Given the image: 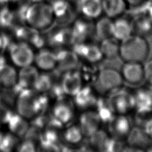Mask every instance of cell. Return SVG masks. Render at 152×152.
Returning a JSON list of instances; mask_svg holds the SVG:
<instances>
[{
	"instance_id": "cell-35",
	"label": "cell",
	"mask_w": 152,
	"mask_h": 152,
	"mask_svg": "<svg viewBox=\"0 0 152 152\" xmlns=\"http://www.w3.org/2000/svg\"><path fill=\"white\" fill-rule=\"evenodd\" d=\"M125 144L124 140L116 138L112 136L109 137L104 147L103 151L106 152H116L122 151Z\"/></svg>"
},
{
	"instance_id": "cell-23",
	"label": "cell",
	"mask_w": 152,
	"mask_h": 152,
	"mask_svg": "<svg viewBox=\"0 0 152 152\" xmlns=\"http://www.w3.org/2000/svg\"><path fill=\"white\" fill-rule=\"evenodd\" d=\"M132 34L131 19L125 17H117L113 21L112 36L121 42Z\"/></svg>"
},
{
	"instance_id": "cell-42",
	"label": "cell",
	"mask_w": 152,
	"mask_h": 152,
	"mask_svg": "<svg viewBox=\"0 0 152 152\" xmlns=\"http://www.w3.org/2000/svg\"><path fill=\"white\" fill-rule=\"evenodd\" d=\"M126 2L128 6H131L132 7H138L147 1L146 0H126Z\"/></svg>"
},
{
	"instance_id": "cell-39",
	"label": "cell",
	"mask_w": 152,
	"mask_h": 152,
	"mask_svg": "<svg viewBox=\"0 0 152 152\" xmlns=\"http://www.w3.org/2000/svg\"><path fill=\"white\" fill-rule=\"evenodd\" d=\"M12 112L7 106L0 102V125L7 123Z\"/></svg>"
},
{
	"instance_id": "cell-31",
	"label": "cell",
	"mask_w": 152,
	"mask_h": 152,
	"mask_svg": "<svg viewBox=\"0 0 152 152\" xmlns=\"http://www.w3.org/2000/svg\"><path fill=\"white\" fill-rule=\"evenodd\" d=\"M17 137L10 132H0V151L10 152L17 145Z\"/></svg>"
},
{
	"instance_id": "cell-1",
	"label": "cell",
	"mask_w": 152,
	"mask_h": 152,
	"mask_svg": "<svg viewBox=\"0 0 152 152\" xmlns=\"http://www.w3.org/2000/svg\"><path fill=\"white\" fill-rule=\"evenodd\" d=\"M17 113L27 119L45 112L49 105V98L46 93H40L33 88L20 91L15 102Z\"/></svg>"
},
{
	"instance_id": "cell-45",
	"label": "cell",
	"mask_w": 152,
	"mask_h": 152,
	"mask_svg": "<svg viewBox=\"0 0 152 152\" xmlns=\"http://www.w3.org/2000/svg\"><path fill=\"white\" fill-rule=\"evenodd\" d=\"M146 151H150V152H152V144L150 145V146L147 148V150H146Z\"/></svg>"
},
{
	"instance_id": "cell-30",
	"label": "cell",
	"mask_w": 152,
	"mask_h": 152,
	"mask_svg": "<svg viewBox=\"0 0 152 152\" xmlns=\"http://www.w3.org/2000/svg\"><path fill=\"white\" fill-rule=\"evenodd\" d=\"M84 135L78 125H71L66 128L63 134L64 141L69 145H75L81 142Z\"/></svg>"
},
{
	"instance_id": "cell-14",
	"label": "cell",
	"mask_w": 152,
	"mask_h": 152,
	"mask_svg": "<svg viewBox=\"0 0 152 152\" xmlns=\"http://www.w3.org/2000/svg\"><path fill=\"white\" fill-rule=\"evenodd\" d=\"M51 115L64 126L69 124L74 118V103L65 97L56 101Z\"/></svg>"
},
{
	"instance_id": "cell-6",
	"label": "cell",
	"mask_w": 152,
	"mask_h": 152,
	"mask_svg": "<svg viewBox=\"0 0 152 152\" xmlns=\"http://www.w3.org/2000/svg\"><path fill=\"white\" fill-rule=\"evenodd\" d=\"M135 113V119L138 123H142L152 116V89L147 86L140 87L134 90Z\"/></svg>"
},
{
	"instance_id": "cell-10",
	"label": "cell",
	"mask_w": 152,
	"mask_h": 152,
	"mask_svg": "<svg viewBox=\"0 0 152 152\" xmlns=\"http://www.w3.org/2000/svg\"><path fill=\"white\" fill-rule=\"evenodd\" d=\"M107 124L110 135L124 141L133 126L127 115L115 114Z\"/></svg>"
},
{
	"instance_id": "cell-17",
	"label": "cell",
	"mask_w": 152,
	"mask_h": 152,
	"mask_svg": "<svg viewBox=\"0 0 152 152\" xmlns=\"http://www.w3.org/2000/svg\"><path fill=\"white\" fill-rule=\"evenodd\" d=\"M75 4L78 12L86 18H97L103 12L102 0H78Z\"/></svg>"
},
{
	"instance_id": "cell-9",
	"label": "cell",
	"mask_w": 152,
	"mask_h": 152,
	"mask_svg": "<svg viewBox=\"0 0 152 152\" xmlns=\"http://www.w3.org/2000/svg\"><path fill=\"white\" fill-rule=\"evenodd\" d=\"M56 56V69L61 74L78 69L80 66L79 57L72 50L59 48L55 52Z\"/></svg>"
},
{
	"instance_id": "cell-43",
	"label": "cell",
	"mask_w": 152,
	"mask_h": 152,
	"mask_svg": "<svg viewBox=\"0 0 152 152\" xmlns=\"http://www.w3.org/2000/svg\"><path fill=\"white\" fill-rule=\"evenodd\" d=\"M147 12L148 13V15L150 18V20L151 21L152 23V3H151V5H150V7L148 8Z\"/></svg>"
},
{
	"instance_id": "cell-46",
	"label": "cell",
	"mask_w": 152,
	"mask_h": 152,
	"mask_svg": "<svg viewBox=\"0 0 152 152\" xmlns=\"http://www.w3.org/2000/svg\"><path fill=\"white\" fill-rule=\"evenodd\" d=\"M69 1H72V2H77L78 0H69Z\"/></svg>"
},
{
	"instance_id": "cell-34",
	"label": "cell",
	"mask_w": 152,
	"mask_h": 152,
	"mask_svg": "<svg viewBox=\"0 0 152 152\" xmlns=\"http://www.w3.org/2000/svg\"><path fill=\"white\" fill-rule=\"evenodd\" d=\"M14 24V12L7 7L0 10V27L12 29Z\"/></svg>"
},
{
	"instance_id": "cell-25",
	"label": "cell",
	"mask_w": 152,
	"mask_h": 152,
	"mask_svg": "<svg viewBox=\"0 0 152 152\" xmlns=\"http://www.w3.org/2000/svg\"><path fill=\"white\" fill-rule=\"evenodd\" d=\"M7 124L10 132L17 137H23L29 127L27 119L18 113L12 112Z\"/></svg>"
},
{
	"instance_id": "cell-41",
	"label": "cell",
	"mask_w": 152,
	"mask_h": 152,
	"mask_svg": "<svg viewBox=\"0 0 152 152\" xmlns=\"http://www.w3.org/2000/svg\"><path fill=\"white\" fill-rule=\"evenodd\" d=\"M141 126L147 134L152 138V116L147 119Z\"/></svg>"
},
{
	"instance_id": "cell-4",
	"label": "cell",
	"mask_w": 152,
	"mask_h": 152,
	"mask_svg": "<svg viewBox=\"0 0 152 152\" xmlns=\"http://www.w3.org/2000/svg\"><path fill=\"white\" fill-rule=\"evenodd\" d=\"M93 82L95 89L102 94H109L123 86L120 71L112 68L99 69Z\"/></svg>"
},
{
	"instance_id": "cell-13",
	"label": "cell",
	"mask_w": 152,
	"mask_h": 152,
	"mask_svg": "<svg viewBox=\"0 0 152 152\" xmlns=\"http://www.w3.org/2000/svg\"><path fill=\"white\" fill-rule=\"evenodd\" d=\"M61 84L66 96L74 97L83 86L80 72L77 69L64 73L61 77Z\"/></svg>"
},
{
	"instance_id": "cell-18",
	"label": "cell",
	"mask_w": 152,
	"mask_h": 152,
	"mask_svg": "<svg viewBox=\"0 0 152 152\" xmlns=\"http://www.w3.org/2000/svg\"><path fill=\"white\" fill-rule=\"evenodd\" d=\"M88 20L90 19H78L74 21L71 28L74 37V43L84 42L86 39L93 35L94 26Z\"/></svg>"
},
{
	"instance_id": "cell-22",
	"label": "cell",
	"mask_w": 152,
	"mask_h": 152,
	"mask_svg": "<svg viewBox=\"0 0 152 152\" xmlns=\"http://www.w3.org/2000/svg\"><path fill=\"white\" fill-rule=\"evenodd\" d=\"M97 98L90 86H84L74 96V104L81 109L94 106Z\"/></svg>"
},
{
	"instance_id": "cell-28",
	"label": "cell",
	"mask_w": 152,
	"mask_h": 152,
	"mask_svg": "<svg viewBox=\"0 0 152 152\" xmlns=\"http://www.w3.org/2000/svg\"><path fill=\"white\" fill-rule=\"evenodd\" d=\"M94 107L96 113L103 123L107 124L115 115L110 106L107 97L97 98Z\"/></svg>"
},
{
	"instance_id": "cell-29",
	"label": "cell",
	"mask_w": 152,
	"mask_h": 152,
	"mask_svg": "<svg viewBox=\"0 0 152 152\" xmlns=\"http://www.w3.org/2000/svg\"><path fill=\"white\" fill-rule=\"evenodd\" d=\"M99 46L103 58H115L119 57L120 42L113 37L104 39L100 42Z\"/></svg>"
},
{
	"instance_id": "cell-26",
	"label": "cell",
	"mask_w": 152,
	"mask_h": 152,
	"mask_svg": "<svg viewBox=\"0 0 152 152\" xmlns=\"http://www.w3.org/2000/svg\"><path fill=\"white\" fill-rule=\"evenodd\" d=\"M113 21L108 17H104L98 20L94 27L93 36L94 39L101 42L112 36Z\"/></svg>"
},
{
	"instance_id": "cell-11",
	"label": "cell",
	"mask_w": 152,
	"mask_h": 152,
	"mask_svg": "<svg viewBox=\"0 0 152 152\" xmlns=\"http://www.w3.org/2000/svg\"><path fill=\"white\" fill-rule=\"evenodd\" d=\"M126 144L138 151H145L152 144V138L145 132L142 126H133L126 140Z\"/></svg>"
},
{
	"instance_id": "cell-3",
	"label": "cell",
	"mask_w": 152,
	"mask_h": 152,
	"mask_svg": "<svg viewBox=\"0 0 152 152\" xmlns=\"http://www.w3.org/2000/svg\"><path fill=\"white\" fill-rule=\"evenodd\" d=\"M55 17L49 4L43 2L31 3L27 11L25 24L39 31L51 28Z\"/></svg>"
},
{
	"instance_id": "cell-8",
	"label": "cell",
	"mask_w": 152,
	"mask_h": 152,
	"mask_svg": "<svg viewBox=\"0 0 152 152\" xmlns=\"http://www.w3.org/2000/svg\"><path fill=\"white\" fill-rule=\"evenodd\" d=\"M120 72L124 82L131 86L140 85L144 81V64L137 62H125L121 65Z\"/></svg>"
},
{
	"instance_id": "cell-47",
	"label": "cell",
	"mask_w": 152,
	"mask_h": 152,
	"mask_svg": "<svg viewBox=\"0 0 152 152\" xmlns=\"http://www.w3.org/2000/svg\"><path fill=\"white\" fill-rule=\"evenodd\" d=\"M147 2H149L150 3H152V0H146Z\"/></svg>"
},
{
	"instance_id": "cell-21",
	"label": "cell",
	"mask_w": 152,
	"mask_h": 152,
	"mask_svg": "<svg viewBox=\"0 0 152 152\" xmlns=\"http://www.w3.org/2000/svg\"><path fill=\"white\" fill-rule=\"evenodd\" d=\"M18 74L15 68L0 56V84L4 88L11 87L17 82Z\"/></svg>"
},
{
	"instance_id": "cell-32",
	"label": "cell",
	"mask_w": 152,
	"mask_h": 152,
	"mask_svg": "<svg viewBox=\"0 0 152 152\" xmlns=\"http://www.w3.org/2000/svg\"><path fill=\"white\" fill-rule=\"evenodd\" d=\"M83 58L90 63L99 62L103 56L99 46L95 44H87Z\"/></svg>"
},
{
	"instance_id": "cell-27",
	"label": "cell",
	"mask_w": 152,
	"mask_h": 152,
	"mask_svg": "<svg viewBox=\"0 0 152 152\" xmlns=\"http://www.w3.org/2000/svg\"><path fill=\"white\" fill-rule=\"evenodd\" d=\"M108 137L109 136L106 132L99 129L92 135L87 137V139L84 143L89 151L98 150L103 151V148Z\"/></svg>"
},
{
	"instance_id": "cell-2",
	"label": "cell",
	"mask_w": 152,
	"mask_h": 152,
	"mask_svg": "<svg viewBox=\"0 0 152 152\" xmlns=\"http://www.w3.org/2000/svg\"><path fill=\"white\" fill-rule=\"evenodd\" d=\"M150 53V45L145 37L132 34L120 42L119 58L124 62L143 63Z\"/></svg>"
},
{
	"instance_id": "cell-37",
	"label": "cell",
	"mask_w": 152,
	"mask_h": 152,
	"mask_svg": "<svg viewBox=\"0 0 152 152\" xmlns=\"http://www.w3.org/2000/svg\"><path fill=\"white\" fill-rule=\"evenodd\" d=\"M17 150L20 152H33L36 150V143L26 139H24L17 145Z\"/></svg>"
},
{
	"instance_id": "cell-24",
	"label": "cell",
	"mask_w": 152,
	"mask_h": 152,
	"mask_svg": "<svg viewBox=\"0 0 152 152\" xmlns=\"http://www.w3.org/2000/svg\"><path fill=\"white\" fill-rule=\"evenodd\" d=\"M128 6L126 0H102L103 12L110 18L121 17Z\"/></svg>"
},
{
	"instance_id": "cell-19",
	"label": "cell",
	"mask_w": 152,
	"mask_h": 152,
	"mask_svg": "<svg viewBox=\"0 0 152 152\" xmlns=\"http://www.w3.org/2000/svg\"><path fill=\"white\" fill-rule=\"evenodd\" d=\"M39 75V73L36 67L31 65L22 67L18 74L17 84L21 90L33 88Z\"/></svg>"
},
{
	"instance_id": "cell-33",
	"label": "cell",
	"mask_w": 152,
	"mask_h": 152,
	"mask_svg": "<svg viewBox=\"0 0 152 152\" xmlns=\"http://www.w3.org/2000/svg\"><path fill=\"white\" fill-rule=\"evenodd\" d=\"M49 4L55 18L61 17L72 10L66 0H50Z\"/></svg>"
},
{
	"instance_id": "cell-44",
	"label": "cell",
	"mask_w": 152,
	"mask_h": 152,
	"mask_svg": "<svg viewBox=\"0 0 152 152\" xmlns=\"http://www.w3.org/2000/svg\"><path fill=\"white\" fill-rule=\"evenodd\" d=\"M31 3H36V2H43V0H30Z\"/></svg>"
},
{
	"instance_id": "cell-20",
	"label": "cell",
	"mask_w": 152,
	"mask_h": 152,
	"mask_svg": "<svg viewBox=\"0 0 152 152\" xmlns=\"http://www.w3.org/2000/svg\"><path fill=\"white\" fill-rule=\"evenodd\" d=\"M34 61L37 68L44 71H50L56 68V56L55 52L42 49L36 55Z\"/></svg>"
},
{
	"instance_id": "cell-16",
	"label": "cell",
	"mask_w": 152,
	"mask_h": 152,
	"mask_svg": "<svg viewBox=\"0 0 152 152\" xmlns=\"http://www.w3.org/2000/svg\"><path fill=\"white\" fill-rule=\"evenodd\" d=\"M131 20L132 34L146 37L152 33V23L147 11L137 13Z\"/></svg>"
},
{
	"instance_id": "cell-5",
	"label": "cell",
	"mask_w": 152,
	"mask_h": 152,
	"mask_svg": "<svg viewBox=\"0 0 152 152\" xmlns=\"http://www.w3.org/2000/svg\"><path fill=\"white\" fill-rule=\"evenodd\" d=\"M110 106L115 114L128 115L135 108L134 90L122 86L108 95Z\"/></svg>"
},
{
	"instance_id": "cell-48",
	"label": "cell",
	"mask_w": 152,
	"mask_h": 152,
	"mask_svg": "<svg viewBox=\"0 0 152 152\" xmlns=\"http://www.w3.org/2000/svg\"><path fill=\"white\" fill-rule=\"evenodd\" d=\"M0 88H1V84H0Z\"/></svg>"
},
{
	"instance_id": "cell-7",
	"label": "cell",
	"mask_w": 152,
	"mask_h": 152,
	"mask_svg": "<svg viewBox=\"0 0 152 152\" xmlns=\"http://www.w3.org/2000/svg\"><path fill=\"white\" fill-rule=\"evenodd\" d=\"M8 48L10 59L17 66L22 68L31 65L34 61V54L28 44L20 41L12 42Z\"/></svg>"
},
{
	"instance_id": "cell-40",
	"label": "cell",
	"mask_w": 152,
	"mask_h": 152,
	"mask_svg": "<svg viewBox=\"0 0 152 152\" xmlns=\"http://www.w3.org/2000/svg\"><path fill=\"white\" fill-rule=\"evenodd\" d=\"M11 43L10 39L7 34L0 33V50H3L8 48Z\"/></svg>"
},
{
	"instance_id": "cell-36",
	"label": "cell",
	"mask_w": 152,
	"mask_h": 152,
	"mask_svg": "<svg viewBox=\"0 0 152 152\" xmlns=\"http://www.w3.org/2000/svg\"><path fill=\"white\" fill-rule=\"evenodd\" d=\"M42 131L43 130L41 129L30 125L23 138L24 139L30 140L35 143L37 142H39Z\"/></svg>"
},
{
	"instance_id": "cell-38",
	"label": "cell",
	"mask_w": 152,
	"mask_h": 152,
	"mask_svg": "<svg viewBox=\"0 0 152 152\" xmlns=\"http://www.w3.org/2000/svg\"><path fill=\"white\" fill-rule=\"evenodd\" d=\"M144 81L147 86L152 89V59L146 61L144 64Z\"/></svg>"
},
{
	"instance_id": "cell-12",
	"label": "cell",
	"mask_w": 152,
	"mask_h": 152,
	"mask_svg": "<svg viewBox=\"0 0 152 152\" xmlns=\"http://www.w3.org/2000/svg\"><path fill=\"white\" fill-rule=\"evenodd\" d=\"M56 30L48 33L46 40L50 46L59 48L62 46L72 45L74 43V37L71 28L58 27Z\"/></svg>"
},
{
	"instance_id": "cell-15",
	"label": "cell",
	"mask_w": 152,
	"mask_h": 152,
	"mask_svg": "<svg viewBox=\"0 0 152 152\" xmlns=\"http://www.w3.org/2000/svg\"><path fill=\"white\" fill-rule=\"evenodd\" d=\"M101 123L96 111H86L80 116L78 126L84 136L88 137L100 129Z\"/></svg>"
}]
</instances>
